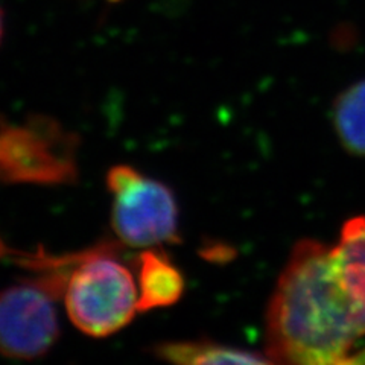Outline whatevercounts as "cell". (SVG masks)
<instances>
[{"label":"cell","mask_w":365,"mask_h":365,"mask_svg":"<svg viewBox=\"0 0 365 365\" xmlns=\"http://www.w3.org/2000/svg\"><path fill=\"white\" fill-rule=\"evenodd\" d=\"M155 358L173 364L201 365V364H265L268 356L255 355L253 351L239 350L213 344L207 341H170L158 342L150 349Z\"/></svg>","instance_id":"8"},{"label":"cell","mask_w":365,"mask_h":365,"mask_svg":"<svg viewBox=\"0 0 365 365\" xmlns=\"http://www.w3.org/2000/svg\"><path fill=\"white\" fill-rule=\"evenodd\" d=\"M111 250V244L87 248L63 292L71 323L91 338L118 334L140 312L137 280L128 267L110 255Z\"/></svg>","instance_id":"2"},{"label":"cell","mask_w":365,"mask_h":365,"mask_svg":"<svg viewBox=\"0 0 365 365\" xmlns=\"http://www.w3.org/2000/svg\"><path fill=\"white\" fill-rule=\"evenodd\" d=\"M139 311L148 312L175 304L185 292V277L160 247L143 248L137 257Z\"/></svg>","instance_id":"7"},{"label":"cell","mask_w":365,"mask_h":365,"mask_svg":"<svg viewBox=\"0 0 365 365\" xmlns=\"http://www.w3.org/2000/svg\"><path fill=\"white\" fill-rule=\"evenodd\" d=\"M106 185L113 195L110 225L119 244L151 248L178 242V204L165 182L130 165L108 169Z\"/></svg>","instance_id":"5"},{"label":"cell","mask_w":365,"mask_h":365,"mask_svg":"<svg viewBox=\"0 0 365 365\" xmlns=\"http://www.w3.org/2000/svg\"><path fill=\"white\" fill-rule=\"evenodd\" d=\"M72 269L40 272L0 291V356L36 361L53 349L60 339L55 303Z\"/></svg>","instance_id":"4"},{"label":"cell","mask_w":365,"mask_h":365,"mask_svg":"<svg viewBox=\"0 0 365 365\" xmlns=\"http://www.w3.org/2000/svg\"><path fill=\"white\" fill-rule=\"evenodd\" d=\"M347 364H365V349L361 353H358L356 356H350L347 359Z\"/></svg>","instance_id":"11"},{"label":"cell","mask_w":365,"mask_h":365,"mask_svg":"<svg viewBox=\"0 0 365 365\" xmlns=\"http://www.w3.org/2000/svg\"><path fill=\"white\" fill-rule=\"evenodd\" d=\"M11 255H13V250L8 248V247L5 245V242L2 241V239H0V260L11 257Z\"/></svg>","instance_id":"10"},{"label":"cell","mask_w":365,"mask_h":365,"mask_svg":"<svg viewBox=\"0 0 365 365\" xmlns=\"http://www.w3.org/2000/svg\"><path fill=\"white\" fill-rule=\"evenodd\" d=\"M332 260L341 288L365 335V216H355L342 225L339 241L332 248Z\"/></svg>","instance_id":"6"},{"label":"cell","mask_w":365,"mask_h":365,"mask_svg":"<svg viewBox=\"0 0 365 365\" xmlns=\"http://www.w3.org/2000/svg\"><path fill=\"white\" fill-rule=\"evenodd\" d=\"M4 28H5L4 13H2V9H0V43H2V38H4Z\"/></svg>","instance_id":"12"},{"label":"cell","mask_w":365,"mask_h":365,"mask_svg":"<svg viewBox=\"0 0 365 365\" xmlns=\"http://www.w3.org/2000/svg\"><path fill=\"white\" fill-rule=\"evenodd\" d=\"M364 336L349 297L341 288L332 248L304 239L280 274L267 315L271 362L346 364Z\"/></svg>","instance_id":"1"},{"label":"cell","mask_w":365,"mask_h":365,"mask_svg":"<svg viewBox=\"0 0 365 365\" xmlns=\"http://www.w3.org/2000/svg\"><path fill=\"white\" fill-rule=\"evenodd\" d=\"M110 2H119V0H110Z\"/></svg>","instance_id":"13"},{"label":"cell","mask_w":365,"mask_h":365,"mask_svg":"<svg viewBox=\"0 0 365 365\" xmlns=\"http://www.w3.org/2000/svg\"><path fill=\"white\" fill-rule=\"evenodd\" d=\"M79 137L44 114L21 123L0 113V182L63 186L78 180Z\"/></svg>","instance_id":"3"},{"label":"cell","mask_w":365,"mask_h":365,"mask_svg":"<svg viewBox=\"0 0 365 365\" xmlns=\"http://www.w3.org/2000/svg\"><path fill=\"white\" fill-rule=\"evenodd\" d=\"M341 143L356 155H365V81L349 87L334 108Z\"/></svg>","instance_id":"9"}]
</instances>
